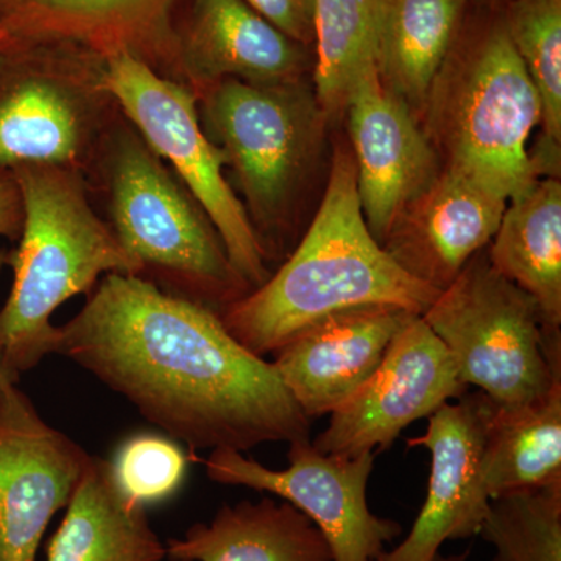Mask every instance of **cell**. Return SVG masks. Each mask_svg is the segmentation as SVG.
Wrapping results in <instances>:
<instances>
[{
	"instance_id": "9",
	"label": "cell",
	"mask_w": 561,
	"mask_h": 561,
	"mask_svg": "<svg viewBox=\"0 0 561 561\" xmlns=\"http://www.w3.org/2000/svg\"><path fill=\"white\" fill-rule=\"evenodd\" d=\"M197 98L203 128L241 184L257 238L273 234L316 153L324 117L317 99L301 81L234 79L217 81Z\"/></svg>"
},
{
	"instance_id": "20",
	"label": "cell",
	"mask_w": 561,
	"mask_h": 561,
	"mask_svg": "<svg viewBox=\"0 0 561 561\" xmlns=\"http://www.w3.org/2000/svg\"><path fill=\"white\" fill-rule=\"evenodd\" d=\"M171 561H332L316 524L289 502L224 505L210 523L165 542Z\"/></svg>"
},
{
	"instance_id": "30",
	"label": "cell",
	"mask_w": 561,
	"mask_h": 561,
	"mask_svg": "<svg viewBox=\"0 0 561 561\" xmlns=\"http://www.w3.org/2000/svg\"><path fill=\"white\" fill-rule=\"evenodd\" d=\"M7 257H9V251L3 250L2 245H0V271H2L3 265H7ZM18 382H20V378L13 375V373L3 365L2 359H0V390H2L3 387Z\"/></svg>"
},
{
	"instance_id": "5",
	"label": "cell",
	"mask_w": 561,
	"mask_h": 561,
	"mask_svg": "<svg viewBox=\"0 0 561 561\" xmlns=\"http://www.w3.org/2000/svg\"><path fill=\"white\" fill-rule=\"evenodd\" d=\"M435 150L446 168L511 198L538 180L527 142L541 122L538 92L504 25L483 36L457 65L440 69L426 102Z\"/></svg>"
},
{
	"instance_id": "16",
	"label": "cell",
	"mask_w": 561,
	"mask_h": 561,
	"mask_svg": "<svg viewBox=\"0 0 561 561\" xmlns=\"http://www.w3.org/2000/svg\"><path fill=\"white\" fill-rule=\"evenodd\" d=\"M412 317L391 306L331 313L275 351L273 368L308 419L328 415L370 378Z\"/></svg>"
},
{
	"instance_id": "17",
	"label": "cell",
	"mask_w": 561,
	"mask_h": 561,
	"mask_svg": "<svg viewBox=\"0 0 561 561\" xmlns=\"http://www.w3.org/2000/svg\"><path fill=\"white\" fill-rule=\"evenodd\" d=\"M507 198L446 168L402 213L383 249L411 275L445 290L496 234Z\"/></svg>"
},
{
	"instance_id": "10",
	"label": "cell",
	"mask_w": 561,
	"mask_h": 561,
	"mask_svg": "<svg viewBox=\"0 0 561 561\" xmlns=\"http://www.w3.org/2000/svg\"><path fill=\"white\" fill-rule=\"evenodd\" d=\"M289 468H265L231 449L202 460L210 481L275 494L308 516L330 546L332 561H378L402 534L401 524L368 507L367 486L375 453L346 459L321 454L311 438L289 443Z\"/></svg>"
},
{
	"instance_id": "25",
	"label": "cell",
	"mask_w": 561,
	"mask_h": 561,
	"mask_svg": "<svg viewBox=\"0 0 561 561\" xmlns=\"http://www.w3.org/2000/svg\"><path fill=\"white\" fill-rule=\"evenodd\" d=\"M479 535L491 561H561V481L494 497Z\"/></svg>"
},
{
	"instance_id": "28",
	"label": "cell",
	"mask_w": 561,
	"mask_h": 561,
	"mask_svg": "<svg viewBox=\"0 0 561 561\" xmlns=\"http://www.w3.org/2000/svg\"><path fill=\"white\" fill-rule=\"evenodd\" d=\"M279 32L308 46L313 41V0H243Z\"/></svg>"
},
{
	"instance_id": "32",
	"label": "cell",
	"mask_w": 561,
	"mask_h": 561,
	"mask_svg": "<svg viewBox=\"0 0 561 561\" xmlns=\"http://www.w3.org/2000/svg\"><path fill=\"white\" fill-rule=\"evenodd\" d=\"M5 47V38H3L2 32H0V51Z\"/></svg>"
},
{
	"instance_id": "18",
	"label": "cell",
	"mask_w": 561,
	"mask_h": 561,
	"mask_svg": "<svg viewBox=\"0 0 561 561\" xmlns=\"http://www.w3.org/2000/svg\"><path fill=\"white\" fill-rule=\"evenodd\" d=\"M176 35L184 83L195 94L227 79L256 84L300 81L308 62L305 46L243 0H194Z\"/></svg>"
},
{
	"instance_id": "7",
	"label": "cell",
	"mask_w": 561,
	"mask_h": 561,
	"mask_svg": "<svg viewBox=\"0 0 561 561\" xmlns=\"http://www.w3.org/2000/svg\"><path fill=\"white\" fill-rule=\"evenodd\" d=\"M121 113L103 87V58L73 44L0 51V172L57 165L83 173Z\"/></svg>"
},
{
	"instance_id": "12",
	"label": "cell",
	"mask_w": 561,
	"mask_h": 561,
	"mask_svg": "<svg viewBox=\"0 0 561 561\" xmlns=\"http://www.w3.org/2000/svg\"><path fill=\"white\" fill-rule=\"evenodd\" d=\"M90 457L39 415L18 383L0 390V561H36Z\"/></svg>"
},
{
	"instance_id": "6",
	"label": "cell",
	"mask_w": 561,
	"mask_h": 561,
	"mask_svg": "<svg viewBox=\"0 0 561 561\" xmlns=\"http://www.w3.org/2000/svg\"><path fill=\"white\" fill-rule=\"evenodd\" d=\"M423 320L451 354L461 381L502 408L545 398L561 381L560 330L479 251Z\"/></svg>"
},
{
	"instance_id": "15",
	"label": "cell",
	"mask_w": 561,
	"mask_h": 561,
	"mask_svg": "<svg viewBox=\"0 0 561 561\" xmlns=\"http://www.w3.org/2000/svg\"><path fill=\"white\" fill-rule=\"evenodd\" d=\"M483 419L485 394L465 393L432 413L426 434L408 442L431 453L426 500L408 537L378 561H432L446 541L479 535L490 505L481 479Z\"/></svg>"
},
{
	"instance_id": "26",
	"label": "cell",
	"mask_w": 561,
	"mask_h": 561,
	"mask_svg": "<svg viewBox=\"0 0 561 561\" xmlns=\"http://www.w3.org/2000/svg\"><path fill=\"white\" fill-rule=\"evenodd\" d=\"M504 27L540 98L546 142L559 157L561 0H513Z\"/></svg>"
},
{
	"instance_id": "14",
	"label": "cell",
	"mask_w": 561,
	"mask_h": 561,
	"mask_svg": "<svg viewBox=\"0 0 561 561\" xmlns=\"http://www.w3.org/2000/svg\"><path fill=\"white\" fill-rule=\"evenodd\" d=\"M181 0H3L5 47L73 44L105 58L128 54L184 83L173 11ZM3 47V49H5ZM186 84V83H184Z\"/></svg>"
},
{
	"instance_id": "33",
	"label": "cell",
	"mask_w": 561,
	"mask_h": 561,
	"mask_svg": "<svg viewBox=\"0 0 561 561\" xmlns=\"http://www.w3.org/2000/svg\"><path fill=\"white\" fill-rule=\"evenodd\" d=\"M3 0H0V5H2Z\"/></svg>"
},
{
	"instance_id": "11",
	"label": "cell",
	"mask_w": 561,
	"mask_h": 561,
	"mask_svg": "<svg viewBox=\"0 0 561 561\" xmlns=\"http://www.w3.org/2000/svg\"><path fill=\"white\" fill-rule=\"evenodd\" d=\"M468 393L451 354L421 316L390 342L370 378L330 413L312 445L321 454L353 457L386 451L413 421L430 419Z\"/></svg>"
},
{
	"instance_id": "23",
	"label": "cell",
	"mask_w": 561,
	"mask_h": 561,
	"mask_svg": "<svg viewBox=\"0 0 561 561\" xmlns=\"http://www.w3.org/2000/svg\"><path fill=\"white\" fill-rule=\"evenodd\" d=\"M465 0H382L378 69L409 106H424L445 65Z\"/></svg>"
},
{
	"instance_id": "31",
	"label": "cell",
	"mask_w": 561,
	"mask_h": 561,
	"mask_svg": "<svg viewBox=\"0 0 561 561\" xmlns=\"http://www.w3.org/2000/svg\"><path fill=\"white\" fill-rule=\"evenodd\" d=\"M470 549L468 551H463L460 553H453V556H443V553H438L432 561H468L470 560Z\"/></svg>"
},
{
	"instance_id": "19",
	"label": "cell",
	"mask_w": 561,
	"mask_h": 561,
	"mask_svg": "<svg viewBox=\"0 0 561 561\" xmlns=\"http://www.w3.org/2000/svg\"><path fill=\"white\" fill-rule=\"evenodd\" d=\"M165 545L151 529L146 505L124 493L113 465L90 457L47 561H164Z\"/></svg>"
},
{
	"instance_id": "21",
	"label": "cell",
	"mask_w": 561,
	"mask_h": 561,
	"mask_svg": "<svg viewBox=\"0 0 561 561\" xmlns=\"http://www.w3.org/2000/svg\"><path fill=\"white\" fill-rule=\"evenodd\" d=\"M486 250L494 271L540 306L545 327L561 324V184L535 180L511 198Z\"/></svg>"
},
{
	"instance_id": "8",
	"label": "cell",
	"mask_w": 561,
	"mask_h": 561,
	"mask_svg": "<svg viewBox=\"0 0 561 561\" xmlns=\"http://www.w3.org/2000/svg\"><path fill=\"white\" fill-rule=\"evenodd\" d=\"M103 87L147 146L172 165L219 234L232 268L251 290L262 286L271 272L260 238L225 179L224 154L203 128L197 94L128 54L103 60Z\"/></svg>"
},
{
	"instance_id": "29",
	"label": "cell",
	"mask_w": 561,
	"mask_h": 561,
	"mask_svg": "<svg viewBox=\"0 0 561 561\" xmlns=\"http://www.w3.org/2000/svg\"><path fill=\"white\" fill-rule=\"evenodd\" d=\"M22 219L24 213L16 180L11 172H0V238L20 239Z\"/></svg>"
},
{
	"instance_id": "1",
	"label": "cell",
	"mask_w": 561,
	"mask_h": 561,
	"mask_svg": "<svg viewBox=\"0 0 561 561\" xmlns=\"http://www.w3.org/2000/svg\"><path fill=\"white\" fill-rule=\"evenodd\" d=\"M68 357L191 449L249 451L311 438V419L272 362L236 341L220 313L136 275L110 273L57 327Z\"/></svg>"
},
{
	"instance_id": "2",
	"label": "cell",
	"mask_w": 561,
	"mask_h": 561,
	"mask_svg": "<svg viewBox=\"0 0 561 561\" xmlns=\"http://www.w3.org/2000/svg\"><path fill=\"white\" fill-rule=\"evenodd\" d=\"M438 295L373 238L353 154L337 149L323 201L297 249L262 286L219 313L236 341L264 357L331 313L391 306L423 316Z\"/></svg>"
},
{
	"instance_id": "4",
	"label": "cell",
	"mask_w": 561,
	"mask_h": 561,
	"mask_svg": "<svg viewBox=\"0 0 561 561\" xmlns=\"http://www.w3.org/2000/svg\"><path fill=\"white\" fill-rule=\"evenodd\" d=\"M102 157L113 230L140 276L220 312L251 291L197 202L131 125H116Z\"/></svg>"
},
{
	"instance_id": "27",
	"label": "cell",
	"mask_w": 561,
	"mask_h": 561,
	"mask_svg": "<svg viewBox=\"0 0 561 561\" xmlns=\"http://www.w3.org/2000/svg\"><path fill=\"white\" fill-rule=\"evenodd\" d=\"M186 463L175 443L147 434L128 438L111 461L121 489L142 505L172 496L183 482Z\"/></svg>"
},
{
	"instance_id": "13",
	"label": "cell",
	"mask_w": 561,
	"mask_h": 561,
	"mask_svg": "<svg viewBox=\"0 0 561 561\" xmlns=\"http://www.w3.org/2000/svg\"><path fill=\"white\" fill-rule=\"evenodd\" d=\"M345 111L362 213L382 245L402 213L438 175L437 150L411 106L386 87L378 66L353 84Z\"/></svg>"
},
{
	"instance_id": "22",
	"label": "cell",
	"mask_w": 561,
	"mask_h": 561,
	"mask_svg": "<svg viewBox=\"0 0 561 561\" xmlns=\"http://www.w3.org/2000/svg\"><path fill=\"white\" fill-rule=\"evenodd\" d=\"M481 479L490 501L561 481V381L518 408H502L485 394Z\"/></svg>"
},
{
	"instance_id": "24",
	"label": "cell",
	"mask_w": 561,
	"mask_h": 561,
	"mask_svg": "<svg viewBox=\"0 0 561 561\" xmlns=\"http://www.w3.org/2000/svg\"><path fill=\"white\" fill-rule=\"evenodd\" d=\"M382 0H313L316 99L324 117L346 110L351 88L378 66Z\"/></svg>"
},
{
	"instance_id": "3",
	"label": "cell",
	"mask_w": 561,
	"mask_h": 561,
	"mask_svg": "<svg viewBox=\"0 0 561 561\" xmlns=\"http://www.w3.org/2000/svg\"><path fill=\"white\" fill-rule=\"evenodd\" d=\"M11 173L24 219L7 257L13 284L0 309V359L21 378L54 353L51 316L62 302L91 294L110 273L142 271L92 209L83 173L57 165H21Z\"/></svg>"
}]
</instances>
